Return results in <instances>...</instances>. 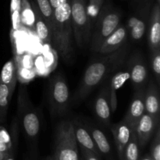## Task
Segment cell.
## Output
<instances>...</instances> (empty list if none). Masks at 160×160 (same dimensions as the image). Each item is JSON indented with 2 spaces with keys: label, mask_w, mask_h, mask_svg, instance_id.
Masks as SVG:
<instances>
[{
  "label": "cell",
  "mask_w": 160,
  "mask_h": 160,
  "mask_svg": "<svg viewBox=\"0 0 160 160\" xmlns=\"http://www.w3.org/2000/svg\"><path fill=\"white\" fill-rule=\"evenodd\" d=\"M128 55V45H123L121 48L113 52L106 54L100 59L92 62L86 69L78 90L74 97L76 103L83 101L89 94L108 77L117 70L124 62Z\"/></svg>",
  "instance_id": "obj_1"
},
{
  "label": "cell",
  "mask_w": 160,
  "mask_h": 160,
  "mask_svg": "<svg viewBox=\"0 0 160 160\" xmlns=\"http://www.w3.org/2000/svg\"><path fill=\"white\" fill-rule=\"evenodd\" d=\"M55 31L52 43L61 57L67 61L73 53V29L71 23V4L67 2L53 9Z\"/></svg>",
  "instance_id": "obj_2"
},
{
  "label": "cell",
  "mask_w": 160,
  "mask_h": 160,
  "mask_svg": "<svg viewBox=\"0 0 160 160\" xmlns=\"http://www.w3.org/2000/svg\"><path fill=\"white\" fill-rule=\"evenodd\" d=\"M78 142L73 121L62 120L57 125L55 134L54 158L56 160H80Z\"/></svg>",
  "instance_id": "obj_3"
},
{
  "label": "cell",
  "mask_w": 160,
  "mask_h": 160,
  "mask_svg": "<svg viewBox=\"0 0 160 160\" xmlns=\"http://www.w3.org/2000/svg\"><path fill=\"white\" fill-rule=\"evenodd\" d=\"M73 36L78 47L83 48L90 42L92 24L87 12V2L70 0Z\"/></svg>",
  "instance_id": "obj_4"
},
{
  "label": "cell",
  "mask_w": 160,
  "mask_h": 160,
  "mask_svg": "<svg viewBox=\"0 0 160 160\" xmlns=\"http://www.w3.org/2000/svg\"><path fill=\"white\" fill-rule=\"evenodd\" d=\"M120 13L117 10L108 7L100 10L89 42L92 51L98 52L105 39L120 26Z\"/></svg>",
  "instance_id": "obj_5"
},
{
  "label": "cell",
  "mask_w": 160,
  "mask_h": 160,
  "mask_svg": "<svg viewBox=\"0 0 160 160\" xmlns=\"http://www.w3.org/2000/svg\"><path fill=\"white\" fill-rule=\"evenodd\" d=\"M18 111L22 127L27 138L35 141L38 136L41 128V120L35 108L28 98L26 89H20L18 98Z\"/></svg>",
  "instance_id": "obj_6"
},
{
  "label": "cell",
  "mask_w": 160,
  "mask_h": 160,
  "mask_svg": "<svg viewBox=\"0 0 160 160\" xmlns=\"http://www.w3.org/2000/svg\"><path fill=\"white\" fill-rule=\"evenodd\" d=\"M70 103V92L65 78L60 73L50 81L49 105L52 117H61L67 113Z\"/></svg>",
  "instance_id": "obj_7"
},
{
  "label": "cell",
  "mask_w": 160,
  "mask_h": 160,
  "mask_svg": "<svg viewBox=\"0 0 160 160\" xmlns=\"http://www.w3.org/2000/svg\"><path fill=\"white\" fill-rule=\"evenodd\" d=\"M129 79L136 91L145 88L148 78V70L145 60L140 55H135L129 63Z\"/></svg>",
  "instance_id": "obj_8"
},
{
  "label": "cell",
  "mask_w": 160,
  "mask_h": 160,
  "mask_svg": "<svg viewBox=\"0 0 160 160\" xmlns=\"http://www.w3.org/2000/svg\"><path fill=\"white\" fill-rule=\"evenodd\" d=\"M147 24L148 47L152 52L160 48V8L159 3L153 6Z\"/></svg>",
  "instance_id": "obj_9"
},
{
  "label": "cell",
  "mask_w": 160,
  "mask_h": 160,
  "mask_svg": "<svg viewBox=\"0 0 160 160\" xmlns=\"http://www.w3.org/2000/svg\"><path fill=\"white\" fill-rule=\"evenodd\" d=\"M159 124V119L156 118L147 112L142 115L135 128L139 146L144 147L146 145Z\"/></svg>",
  "instance_id": "obj_10"
},
{
  "label": "cell",
  "mask_w": 160,
  "mask_h": 160,
  "mask_svg": "<svg viewBox=\"0 0 160 160\" xmlns=\"http://www.w3.org/2000/svg\"><path fill=\"white\" fill-rule=\"evenodd\" d=\"M96 117L105 126H109L111 119L110 99H109V81L102 87L95 102Z\"/></svg>",
  "instance_id": "obj_11"
},
{
  "label": "cell",
  "mask_w": 160,
  "mask_h": 160,
  "mask_svg": "<svg viewBox=\"0 0 160 160\" xmlns=\"http://www.w3.org/2000/svg\"><path fill=\"white\" fill-rule=\"evenodd\" d=\"M144 95H145V88L136 91V93L134 94L131 100L128 112L125 114L124 118L123 119L134 131H135L138 120L145 112Z\"/></svg>",
  "instance_id": "obj_12"
},
{
  "label": "cell",
  "mask_w": 160,
  "mask_h": 160,
  "mask_svg": "<svg viewBox=\"0 0 160 160\" xmlns=\"http://www.w3.org/2000/svg\"><path fill=\"white\" fill-rule=\"evenodd\" d=\"M127 38L128 30L126 27L122 25L119 26L110 35L105 39L97 52L106 55L117 51L126 44Z\"/></svg>",
  "instance_id": "obj_13"
},
{
  "label": "cell",
  "mask_w": 160,
  "mask_h": 160,
  "mask_svg": "<svg viewBox=\"0 0 160 160\" xmlns=\"http://www.w3.org/2000/svg\"><path fill=\"white\" fill-rule=\"evenodd\" d=\"M111 131L113 135L118 156L121 160L125 146L129 142L132 133L135 131L128 123L122 120L111 126Z\"/></svg>",
  "instance_id": "obj_14"
},
{
  "label": "cell",
  "mask_w": 160,
  "mask_h": 160,
  "mask_svg": "<svg viewBox=\"0 0 160 160\" xmlns=\"http://www.w3.org/2000/svg\"><path fill=\"white\" fill-rule=\"evenodd\" d=\"M145 112L156 118L159 119L160 101L157 86L151 81L144 95Z\"/></svg>",
  "instance_id": "obj_15"
},
{
  "label": "cell",
  "mask_w": 160,
  "mask_h": 160,
  "mask_svg": "<svg viewBox=\"0 0 160 160\" xmlns=\"http://www.w3.org/2000/svg\"><path fill=\"white\" fill-rule=\"evenodd\" d=\"M73 125L75 138H76L78 144H79L81 149L92 152L99 157L101 154L97 148L88 130L83 127L79 122L73 121Z\"/></svg>",
  "instance_id": "obj_16"
},
{
  "label": "cell",
  "mask_w": 160,
  "mask_h": 160,
  "mask_svg": "<svg viewBox=\"0 0 160 160\" xmlns=\"http://www.w3.org/2000/svg\"><path fill=\"white\" fill-rule=\"evenodd\" d=\"M18 78V70L15 59H10L3 65L0 73V83L5 84L9 90V94L12 96L15 91Z\"/></svg>",
  "instance_id": "obj_17"
},
{
  "label": "cell",
  "mask_w": 160,
  "mask_h": 160,
  "mask_svg": "<svg viewBox=\"0 0 160 160\" xmlns=\"http://www.w3.org/2000/svg\"><path fill=\"white\" fill-rule=\"evenodd\" d=\"M31 3L33 9H34V17H35V20H34V31H35L36 34L44 44L52 43L50 31L46 23H45L37 5L35 4L34 1H32Z\"/></svg>",
  "instance_id": "obj_18"
},
{
  "label": "cell",
  "mask_w": 160,
  "mask_h": 160,
  "mask_svg": "<svg viewBox=\"0 0 160 160\" xmlns=\"http://www.w3.org/2000/svg\"><path fill=\"white\" fill-rule=\"evenodd\" d=\"M35 4L37 5L45 23L48 26L51 34V38L55 31V22L53 9L52 8L48 0H35Z\"/></svg>",
  "instance_id": "obj_19"
},
{
  "label": "cell",
  "mask_w": 160,
  "mask_h": 160,
  "mask_svg": "<svg viewBox=\"0 0 160 160\" xmlns=\"http://www.w3.org/2000/svg\"><path fill=\"white\" fill-rule=\"evenodd\" d=\"M88 130L90 132L94 142H95L98 150L99 151L100 154H109L110 152L111 147L106 134L100 129L94 128V127H90L89 129Z\"/></svg>",
  "instance_id": "obj_20"
},
{
  "label": "cell",
  "mask_w": 160,
  "mask_h": 160,
  "mask_svg": "<svg viewBox=\"0 0 160 160\" xmlns=\"http://www.w3.org/2000/svg\"><path fill=\"white\" fill-rule=\"evenodd\" d=\"M34 12L29 0H21L20 20L21 24L28 29L34 31Z\"/></svg>",
  "instance_id": "obj_21"
},
{
  "label": "cell",
  "mask_w": 160,
  "mask_h": 160,
  "mask_svg": "<svg viewBox=\"0 0 160 160\" xmlns=\"http://www.w3.org/2000/svg\"><path fill=\"white\" fill-rule=\"evenodd\" d=\"M146 13H144L142 17L136 18L132 17V20L134 22L131 24V38L134 41H138L142 38L145 34L147 28V23H148V17H147Z\"/></svg>",
  "instance_id": "obj_22"
},
{
  "label": "cell",
  "mask_w": 160,
  "mask_h": 160,
  "mask_svg": "<svg viewBox=\"0 0 160 160\" xmlns=\"http://www.w3.org/2000/svg\"><path fill=\"white\" fill-rule=\"evenodd\" d=\"M139 143L135 131L125 146L121 160H139Z\"/></svg>",
  "instance_id": "obj_23"
},
{
  "label": "cell",
  "mask_w": 160,
  "mask_h": 160,
  "mask_svg": "<svg viewBox=\"0 0 160 160\" xmlns=\"http://www.w3.org/2000/svg\"><path fill=\"white\" fill-rule=\"evenodd\" d=\"M20 9H21V0H11L10 16L12 30L14 31L19 30L21 26Z\"/></svg>",
  "instance_id": "obj_24"
},
{
  "label": "cell",
  "mask_w": 160,
  "mask_h": 160,
  "mask_svg": "<svg viewBox=\"0 0 160 160\" xmlns=\"http://www.w3.org/2000/svg\"><path fill=\"white\" fill-rule=\"evenodd\" d=\"M11 97L7 86L0 83V120H3L6 117Z\"/></svg>",
  "instance_id": "obj_25"
},
{
  "label": "cell",
  "mask_w": 160,
  "mask_h": 160,
  "mask_svg": "<svg viewBox=\"0 0 160 160\" xmlns=\"http://www.w3.org/2000/svg\"><path fill=\"white\" fill-rule=\"evenodd\" d=\"M103 1L104 0H88V3L87 4V12L92 22V24L95 23L99 14Z\"/></svg>",
  "instance_id": "obj_26"
},
{
  "label": "cell",
  "mask_w": 160,
  "mask_h": 160,
  "mask_svg": "<svg viewBox=\"0 0 160 160\" xmlns=\"http://www.w3.org/2000/svg\"><path fill=\"white\" fill-rule=\"evenodd\" d=\"M151 64L152 69L154 73L155 78L158 84H159L160 81V49H156L151 52Z\"/></svg>",
  "instance_id": "obj_27"
},
{
  "label": "cell",
  "mask_w": 160,
  "mask_h": 160,
  "mask_svg": "<svg viewBox=\"0 0 160 160\" xmlns=\"http://www.w3.org/2000/svg\"><path fill=\"white\" fill-rule=\"evenodd\" d=\"M154 140L151 147V156L153 160H160V128L159 124L156 129Z\"/></svg>",
  "instance_id": "obj_28"
},
{
  "label": "cell",
  "mask_w": 160,
  "mask_h": 160,
  "mask_svg": "<svg viewBox=\"0 0 160 160\" xmlns=\"http://www.w3.org/2000/svg\"><path fill=\"white\" fill-rule=\"evenodd\" d=\"M0 141L4 142L7 145H9L11 148L12 147V138H11V135L9 134L7 130L3 127H0Z\"/></svg>",
  "instance_id": "obj_29"
},
{
  "label": "cell",
  "mask_w": 160,
  "mask_h": 160,
  "mask_svg": "<svg viewBox=\"0 0 160 160\" xmlns=\"http://www.w3.org/2000/svg\"><path fill=\"white\" fill-rule=\"evenodd\" d=\"M81 152H82L83 157H84V160H99L98 156L94 154L92 152L87 151V150L84 149H81Z\"/></svg>",
  "instance_id": "obj_30"
},
{
  "label": "cell",
  "mask_w": 160,
  "mask_h": 160,
  "mask_svg": "<svg viewBox=\"0 0 160 160\" xmlns=\"http://www.w3.org/2000/svg\"><path fill=\"white\" fill-rule=\"evenodd\" d=\"M12 148L9 145L0 141V154H12L10 152Z\"/></svg>",
  "instance_id": "obj_31"
},
{
  "label": "cell",
  "mask_w": 160,
  "mask_h": 160,
  "mask_svg": "<svg viewBox=\"0 0 160 160\" xmlns=\"http://www.w3.org/2000/svg\"><path fill=\"white\" fill-rule=\"evenodd\" d=\"M49 1L50 5H51L52 8L53 9H56V8L59 7V6H62V4L66 3L67 2L70 1V0H48Z\"/></svg>",
  "instance_id": "obj_32"
},
{
  "label": "cell",
  "mask_w": 160,
  "mask_h": 160,
  "mask_svg": "<svg viewBox=\"0 0 160 160\" xmlns=\"http://www.w3.org/2000/svg\"><path fill=\"white\" fill-rule=\"evenodd\" d=\"M1 160H15V159H14V156H12V154H7Z\"/></svg>",
  "instance_id": "obj_33"
},
{
  "label": "cell",
  "mask_w": 160,
  "mask_h": 160,
  "mask_svg": "<svg viewBox=\"0 0 160 160\" xmlns=\"http://www.w3.org/2000/svg\"><path fill=\"white\" fill-rule=\"evenodd\" d=\"M139 160H153V159H152V157L150 155H146V156H143L142 159H139Z\"/></svg>",
  "instance_id": "obj_34"
},
{
  "label": "cell",
  "mask_w": 160,
  "mask_h": 160,
  "mask_svg": "<svg viewBox=\"0 0 160 160\" xmlns=\"http://www.w3.org/2000/svg\"><path fill=\"white\" fill-rule=\"evenodd\" d=\"M48 160H56L54 158V156H51V157H48Z\"/></svg>",
  "instance_id": "obj_35"
},
{
  "label": "cell",
  "mask_w": 160,
  "mask_h": 160,
  "mask_svg": "<svg viewBox=\"0 0 160 160\" xmlns=\"http://www.w3.org/2000/svg\"><path fill=\"white\" fill-rule=\"evenodd\" d=\"M159 2H160V0H157V3H159Z\"/></svg>",
  "instance_id": "obj_36"
},
{
  "label": "cell",
  "mask_w": 160,
  "mask_h": 160,
  "mask_svg": "<svg viewBox=\"0 0 160 160\" xmlns=\"http://www.w3.org/2000/svg\"><path fill=\"white\" fill-rule=\"evenodd\" d=\"M84 1H86V2H88V0H84Z\"/></svg>",
  "instance_id": "obj_37"
},
{
  "label": "cell",
  "mask_w": 160,
  "mask_h": 160,
  "mask_svg": "<svg viewBox=\"0 0 160 160\" xmlns=\"http://www.w3.org/2000/svg\"><path fill=\"white\" fill-rule=\"evenodd\" d=\"M46 160H48V159H46Z\"/></svg>",
  "instance_id": "obj_38"
}]
</instances>
